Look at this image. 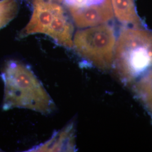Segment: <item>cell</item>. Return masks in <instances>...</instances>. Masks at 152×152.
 <instances>
[{"instance_id":"1","label":"cell","mask_w":152,"mask_h":152,"mask_svg":"<svg viewBox=\"0 0 152 152\" xmlns=\"http://www.w3.org/2000/svg\"><path fill=\"white\" fill-rule=\"evenodd\" d=\"M1 78L5 92L2 109H28L42 114L52 113L56 106L31 68L17 60L6 61Z\"/></svg>"},{"instance_id":"5","label":"cell","mask_w":152,"mask_h":152,"mask_svg":"<svg viewBox=\"0 0 152 152\" xmlns=\"http://www.w3.org/2000/svg\"><path fill=\"white\" fill-rule=\"evenodd\" d=\"M75 124L69 123L43 144L30 152H75L76 150Z\"/></svg>"},{"instance_id":"9","label":"cell","mask_w":152,"mask_h":152,"mask_svg":"<svg viewBox=\"0 0 152 152\" xmlns=\"http://www.w3.org/2000/svg\"><path fill=\"white\" fill-rule=\"evenodd\" d=\"M132 89L152 119V68L133 83Z\"/></svg>"},{"instance_id":"3","label":"cell","mask_w":152,"mask_h":152,"mask_svg":"<svg viewBox=\"0 0 152 152\" xmlns=\"http://www.w3.org/2000/svg\"><path fill=\"white\" fill-rule=\"evenodd\" d=\"M117 37L113 27L104 23L78 31L73 39L76 52L102 71L113 66Z\"/></svg>"},{"instance_id":"2","label":"cell","mask_w":152,"mask_h":152,"mask_svg":"<svg viewBox=\"0 0 152 152\" xmlns=\"http://www.w3.org/2000/svg\"><path fill=\"white\" fill-rule=\"evenodd\" d=\"M112 68L125 85L133 83L152 68V32L126 27L117 38Z\"/></svg>"},{"instance_id":"7","label":"cell","mask_w":152,"mask_h":152,"mask_svg":"<svg viewBox=\"0 0 152 152\" xmlns=\"http://www.w3.org/2000/svg\"><path fill=\"white\" fill-rule=\"evenodd\" d=\"M74 27L65 13L55 15L46 33L59 45L66 48L73 47Z\"/></svg>"},{"instance_id":"8","label":"cell","mask_w":152,"mask_h":152,"mask_svg":"<svg viewBox=\"0 0 152 152\" xmlns=\"http://www.w3.org/2000/svg\"><path fill=\"white\" fill-rule=\"evenodd\" d=\"M114 15L126 27L144 28L138 16L134 0H111Z\"/></svg>"},{"instance_id":"4","label":"cell","mask_w":152,"mask_h":152,"mask_svg":"<svg viewBox=\"0 0 152 152\" xmlns=\"http://www.w3.org/2000/svg\"><path fill=\"white\" fill-rule=\"evenodd\" d=\"M69 10L76 26L81 28L106 23L113 19L114 16L112 2L86 8H70Z\"/></svg>"},{"instance_id":"6","label":"cell","mask_w":152,"mask_h":152,"mask_svg":"<svg viewBox=\"0 0 152 152\" xmlns=\"http://www.w3.org/2000/svg\"><path fill=\"white\" fill-rule=\"evenodd\" d=\"M51 3L42 2L33 3L32 16L26 27L20 33V38L36 33L46 34L54 16L51 10Z\"/></svg>"}]
</instances>
